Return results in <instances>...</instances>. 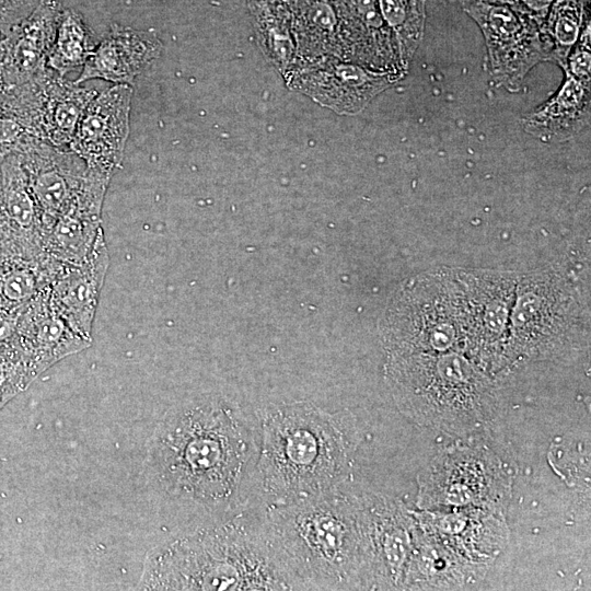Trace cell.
Listing matches in <instances>:
<instances>
[{"label": "cell", "mask_w": 591, "mask_h": 591, "mask_svg": "<svg viewBox=\"0 0 591 591\" xmlns=\"http://www.w3.org/2000/svg\"><path fill=\"white\" fill-rule=\"evenodd\" d=\"M419 530L464 559L489 567L508 541L500 512L479 508L412 511Z\"/></svg>", "instance_id": "4fadbf2b"}, {"label": "cell", "mask_w": 591, "mask_h": 591, "mask_svg": "<svg viewBox=\"0 0 591 591\" xmlns=\"http://www.w3.org/2000/svg\"><path fill=\"white\" fill-rule=\"evenodd\" d=\"M132 89L114 84L97 93L85 108L68 149L89 169L109 176L118 169L129 134Z\"/></svg>", "instance_id": "8fae6325"}, {"label": "cell", "mask_w": 591, "mask_h": 591, "mask_svg": "<svg viewBox=\"0 0 591 591\" xmlns=\"http://www.w3.org/2000/svg\"><path fill=\"white\" fill-rule=\"evenodd\" d=\"M15 152L42 212L45 233L74 201L85 183L89 167L71 150L42 140L32 141Z\"/></svg>", "instance_id": "7c38bea8"}, {"label": "cell", "mask_w": 591, "mask_h": 591, "mask_svg": "<svg viewBox=\"0 0 591 591\" xmlns=\"http://www.w3.org/2000/svg\"><path fill=\"white\" fill-rule=\"evenodd\" d=\"M263 508L269 542L299 590L359 589L357 495L339 487L302 501Z\"/></svg>", "instance_id": "277c9868"}, {"label": "cell", "mask_w": 591, "mask_h": 591, "mask_svg": "<svg viewBox=\"0 0 591 591\" xmlns=\"http://www.w3.org/2000/svg\"><path fill=\"white\" fill-rule=\"evenodd\" d=\"M509 322L510 362L544 357L569 336L571 298L554 278L531 275L518 278Z\"/></svg>", "instance_id": "30bf717a"}, {"label": "cell", "mask_w": 591, "mask_h": 591, "mask_svg": "<svg viewBox=\"0 0 591 591\" xmlns=\"http://www.w3.org/2000/svg\"><path fill=\"white\" fill-rule=\"evenodd\" d=\"M459 1L462 2V1H465V0H459Z\"/></svg>", "instance_id": "d6a6232c"}, {"label": "cell", "mask_w": 591, "mask_h": 591, "mask_svg": "<svg viewBox=\"0 0 591 591\" xmlns=\"http://www.w3.org/2000/svg\"><path fill=\"white\" fill-rule=\"evenodd\" d=\"M591 31L588 24L581 32L579 39L571 49L565 68V73L583 82L591 83Z\"/></svg>", "instance_id": "83f0119b"}, {"label": "cell", "mask_w": 591, "mask_h": 591, "mask_svg": "<svg viewBox=\"0 0 591 591\" xmlns=\"http://www.w3.org/2000/svg\"><path fill=\"white\" fill-rule=\"evenodd\" d=\"M510 477L500 459L482 445L454 444L437 455L419 477V509L479 508L500 512Z\"/></svg>", "instance_id": "52a82bcc"}, {"label": "cell", "mask_w": 591, "mask_h": 591, "mask_svg": "<svg viewBox=\"0 0 591 591\" xmlns=\"http://www.w3.org/2000/svg\"><path fill=\"white\" fill-rule=\"evenodd\" d=\"M461 4L483 33L489 73L499 86L518 92L536 65L552 61V42L530 16L509 4L487 0Z\"/></svg>", "instance_id": "9c48e42d"}, {"label": "cell", "mask_w": 591, "mask_h": 591, "mask_svg": "<svg viewBox=\"0 0 591 591\" xmlns=\"http://www.w3.org/2000/svg\"><path fill=\"white\" fill-rule=\"evenodd\" d=\"M58 0H44L0 39V83L15 86L45 72L60 14Z\"/></svg>", "instance_id": "2e32d148"}, {"label": "cell", "mask_w": 591, "mask_h": 591, "mask_svg": "<svg viewBox=\"0 0 591 591\" xmlns=\"http://www.w3.org/2000/svg\"><path fill=\"white\" fill-rule=\"evenodd\" d=\"M42 212L28 186L18 152L0 166V248L11 256L44 257Z\"/></svg>", "instance_id": "9a60e30c"}, {"label": "cell", "mask_w": 591, "mask_h": 591, "mask_svg": "<svg viewBox=\"0 0 591 591\" xmlns=\"http://www.w3.org/2000/svg\"><path fill=\"white\" fill-rule=\"evenodd\" d=\"M255 494L263 507L289 505L339 488L360 442L356 418L306 401L260 414Z\"/></svg>", "instance_id": "7a4b0ae2"}, {"label": "cell", "mask_w": 591, "mask_h": 591, "mask_svg": "<svg viewBox=\"0 0 591 591\" xmlns=\"http://www.w3.org/2000/svg\"><path fill=\"white\" fill-rule=\"evenodd\" d=\"M111 177L89 169L74 201L45 231V256L65 264H80L89 257L103 235L101 212Z\"/></svg>", "instance_id": "5bb4252c"}, {"label": "cell", "mask_w": 591, "mask_h": 591, "mask_svg": "<svg viewBox=\"0 0 591 591\" xmlns=\"http://www.w3.org/2000/svg\"><path fill=\"white\" fill-rule=\"evenodd\" d=\"M21 328L39 372L91 345L56 308L48 288L28 303Z\"/></svg>", "instance_id": "44dd1931"}, {"label": "cell", "mask_w": 591, "mask_h": 591, "mask_svg": "<svg viewBox=\"0 0 591 591\" xmlns=\"http://www.w3.org/2000/svg\"><path fill=\"white\" fill-rule=\"evenodd\" d=\"M35 140H42L38 77L0 88V144L16 151Z\"/></svg>", "instance_id": "cb8c5ba5"}, {"label": "cell", "mask_w": 591, "mask_h": 591, "mask_svg": "<svg viewBox=\"0 0 591 591\" xmlns=\"http://www.w3.org/2000/svg\"><path fill=\"white\" fill-rule=\"evenodd\" d=\"M476 320L464 273L429 274L398 290L383 324L386 357L442 354L471 356Z\"/></svg>", "instance_id": "8992f818"}, {"label": "cell", "mask_w": 591, "mask_h": 591, "mask_svg": "<svg viewBox=\"0 0 591 591\" xmlns=\"http://www.w3.org/2000/svg\"><path fill=\"white\" fill-rule=\"evenodd\" d=\"M44 0H0V32L7 33L27 18Z\"/></svg>", "instance_id": "f1b7e54d"}, {"label": "cell", "mask_w": 591, "mask_h": 591, "mask_svg": "<svg viewBox=\"0 0 591 591\" xmlns=\"http://www.w3.org/2000/svg\"><path fill=\"white\" fill-rule=\"evenodd\" d=\"M590 24V0H556L544 23L553 45L552 61L565 68L582 30Z\"/></svg>", "instance_id": "484cf974"}, {"label": "cell", "mask_w": 591, "mask_h": 591, "mask_svg": "<svg viewBox=\"0 0 591 591\" xmlns=\"http://www.w3.org/2000/svg\"><path fill=\"white\" fill-rule=\"evenodd\" d=\"M162 44L154 32L113 24L99 42L74 82L101 79L131 85L161 55Z\"/></svg>", "instance_id": "e0dca14e"}, {"label": "cell", "mask_w": 591, "mask_h": 591, "mask_svg": "<svg viewBox=\"0 0 591 591\" xmlns=\"http://www.w3.org/2000/svg\"><path fill=\"white\" fill-rule=\"evenodd\" d=\"M591 83L565 73L558 90L543 104L521 117L529 135L545 142L567 141L590 124Z\"/></svg>", "instance_id": "ffe728a7"}, {"label": "cell", "mask_w": 591, "mask_h": 591, "mask_svg": "<svg viewBox=\"0 0 591 591\" xmlns=\"http://www.w3.org/2000/svg\"><path fill=\"white\" fill-rule=\"evenodd\" d=\"M259 429L234 402L205 396L172 407L147 442L153 487L184 505L225 514L255 494Z\"/></svg>", "instance_id": "6da1fadb"}, {"label": "cell", "mask_w": 591, "mask_h": 591, "mask_svg": "<svg viewBox=\"0 0 591 591\" xmlns=\"http://www.w3.org/2000/svg\"><path fill=\"white\" fill-rule=\"evenodd\" d=\"M496 3H506L533 19L544 28L547 14L556 0H487Z\"/></svg>", "instance_id": "f546056e"}, {"label": "cell", "mask_w": 591, "mask_h": 591, "mask_svg": "<svg viewBox=\"0 0 591 591\" xmlns=\"http://www.w3.org/2000/svg\"><path fill=\"white\" fill-rule=\"evenodd\" d=\"M108 265V253L102 235L84 262H57L48 287L50 299L59 312L74 329L89 338Z\"/></svg>", "instance_id": "ac0fdd59"}, {"label": "cell", "mask_w": 591, "mask_h": 591, "mask_svg": "<svg viewBox=\"0 0 591 591\" xmlns=\"http://www.w3.org/2000/svg\"><path fill=\"white\" fill-rule=\"evenodd\" d=\"M39 86L42 141L68 148L85 108L97 92L50 69L39 76Z\"/></svg>", "instance_id": "7402d4cb"}, {"label": "cell", "mask_w": 591, "mask_h": 591, "mask_svg": "<svg viewBox=\"0 0 591 591\" xmlns=\"http://www.w3.org/2000/svg\"><path fill=\"white\" fill-rule=\"evenodd\" d=\"M96 44L81 14L73 9H63L48 56L47 68L65 77L84 66Z\"/></svg>", "instance_id": "d4e9b609"}, {"label": "cell", "mask_w": 591, "mask_h": 591, "mask_svg": "<svg viewBox=\"0 0 591 591\" xmlns=\"http://www.w3.org/2000/svg\"><path fill=\"white\" fill-rule=\"evenodd\" d=\"M3 34H4V33L0 32V39H1V37L3 36Z\"/></svg>", "instance_id": "1f68e13d"}, {"label": "cell", "mask_w": 591, "mask_h": 591, "mask_svg": "<svg viewBox=\"0 0 591 591\" xmlns=\"http://www.w3.org/2000/svg\"><path fill=\"white\" fill-rule=\"evenodd\" d=\"M378 10L393 34L403 61L408 66L424 35L426 0H375Z\"/></svg>", "instance_id": "4316f807"}, {"label": "cell", "mask_w": 591, "mask_h": 591, "mask_svg": "<svg viewBox=\"0 0 591 591\" xmlns=\"http://www.w3.org/2000/svg\"><path fill=\"white\" fill-rule=\"evenodd\" d=\"M464 351L386 357L385 372L399 410L419 426L467 434L489 425L499 410L498 389Z\"/></svg>", "instance_id": "5b68a950"}, {"label": "cell", "mask_w": 591, "mask_h": 591, "mask_svg": "<svg viewBox=\"0 0 591 591\" xmlns=\"http://www.w3.org/2000/svg\"><path fill=\"white\" fill-rule=\"evenodd\" d=\"M14 150L12 148L0 144V166L7 155H9Z\"/></svg>", "instance_id": "4dcf8cb0"}, {"label": "cell", "mask_w": 591, "mask_h": 591, "mask_svg": "<svg viewBox=\"0 0 591 591\" xmlns=\"http://www.w3.org/2000/svg\"><path fill=\"white\" fill-rule=\"evenodd\" d=\"M359 590H405L419 529L405 505L375 493L358 496Z\"/></svg>", "instance_id": "ba28073f"}, {"label": "cell", "mask_w": 591, "mask_h": 591, "mask_svg": "<svg viewBox=\"0 0 591 591\" xmlns=\"http://www.w3.org/2000/svg\"><path fill=\"white\" fill-rule=\"evenodd\" d=\"M138 590H299L263 517L237 513L170 537L148 552Z\"/></svg>", "instance_id": "3957f363"}, {"label": "cell", "mask_w": 591, "mask_h": 591, "mask_svg": "<svg viewBox=\"0 0 591 591\" xmlns=\"http://www.w3.org/2000/svg\"><path fill=\"white\" fill-rule=\"evenodd\" d=\"M397 79L359 63L329 62L320 70H303L297 83L311 94L341 114L360 112L380 92Z\"/></svg>", "instance_id": "d6986e66"}, {"label": "cell", "mask_w": 591, "mask_h": 591, "mask_svg": "<svg viewBox=\"0 0 591 591\" xmlns=\"http://www.w3.org/2000/svg\"><path fill=\"white\" fill-rule=\"evenodd\" d=\"M487 568L464 559L419 530L405 590L461 589L482 578Z\"/></svg>", "instance_id": "603a6c76"}]
</instances>
